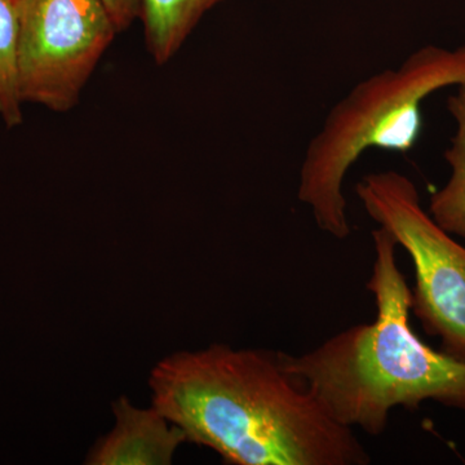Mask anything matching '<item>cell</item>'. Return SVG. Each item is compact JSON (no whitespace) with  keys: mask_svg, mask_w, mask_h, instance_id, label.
Masks as SVG:
<instances>
[{"mask_svg":"<svg viewBox=\"0 0 465 465\" xmlns=\"http://www.w3.org/2000/svg\"><path fill=\"white\" fill-rule=\"evenodd\" d=\"M152 406L186 442L234 465H367L356 433L332 418L282 363L281 351L213 344L159 361Z\"/></svg>","mask_w":465,"mask_h":465,"instance_id":"1","label":"cell"},{"mask_svg":"<svg viewBox=\"0 0 465 465\" xmlns=\"http://www.w3.org/2000/svg\"><path fill=\"white\" fill-rule=\"evenodd\" d=\"M366 289L374 295V322L354 324L307 353L281 351L284 369L331 414L354 430L379 436L391 410L436 401L465 410V362L437 351L410 324L411 290L397 265V243L379 226Z\"/></svg>","mask_w":465,"mask_h":465,"instance_id":"2","label":"cell"},{"mask_svg":"<svg viewBox=\"0 0 465 465\" xmlns=\"http://www.w3.org/2000/svg\"><path fill=\"white\" fill-rule=\"evenodd\" d=\"M465 84V45H425L399 67L363 79L330 110L311 140L299 173L298 200L318 229L335 240L351 235L347 173L369 149L407 153L421 131V105L434 92Z\"/></svg>","mask_w":465,"mask_h":465,"instance_id":"3","label":"cell"},{"mask_svg":"<svg viewBox=\"0 0 465 465\" xmlns=\"http://www.w3.org/2000/svg\"><path fill=\"white\" fill-rule=\"evenodd\" d=\"M356 194L367 215L403 247L415 269L411 311L440 351L465 362V247L421 207L415 183L397 171L366 174Z\"/></svg>","mask_w":465,"mask_h":465,"instance_id":"4","label":"cell"},{"mask_svg":"<svg viewBox=\"0 0 465 465\" xmlns=\"http://www.w3.org/2000/svg\"><path fill=\"white\" fill-rule=\"evenodd\" d=\"M17 88L23 104L75 108L118 34L101 0H16Z\"/></svg>","mask_w":465,"mask_h":465,"instance_id":"5","label":"cell"},{"mask_svg":"<svg viewBox=\"0 0 465 465\" xmlns=\"http://www.w3.org/2000/svg\"><path fill=\"white\" fill-rule=\"evenodd\" d=\"M115 425L85 459L90 465H168L186 442L182 428L155 409H140L127 397L113 403Z\"/></svg>","mask_w":465,"mask_h":465,"instance_id":"6","label":"cell"},{"mask_svg":"<svg viewBox=\"0 0 465 465\" xmlns=\"http://www.w3.org/2000/svg\"><path fill=\"white\" fill-rule=\"evenodd\" d=\"M225 0H142L145 45L158 66L176 56L210 9Z\"/></svg>","mask_w":465,"mask_h":465,"instance_id":"7","label":"cell"},{"mask_svg":"<svg viewBox=\"0 0 465 465\" xmlns=\"http://www.w3.org/2000/svg\"><path fill=\"white\" fill-rule=\"evenodd\" d=\"M448 109L458 125L445 153L452 173L449 183L430 198V213L440 228L465 240V84L449 97Z\"/></svg>","mask_w":465,"mask_h":465,"instance_id":"8","label":"cell"},{"mask_svg":"<svg viewBox=\"0 0 465 465\" xmlns=\"http://www.w3.org/2000/svg\"><path fill=\"white\" fill-rule=\"evenodd\" d=\"M17 88L16 0H0V118L8 128L23 124Z\"/></svg>","mask_w":465,"mask_h":465,"instance_id":"9","label":"cell"},{"mask_svg":"<svg viewBox=\"0 0 465 465\" xmlns=\"http://www.w3.org/2000/svg\"><path fill=\"white\" fill-rule=\"evenodd\" d=\"M109 12L116 32H125L142 16V0H101Z\"/></svg>","mask_w":465,"mask_h":465,"instance_id":"10","label":"cell"}]
</instances>
